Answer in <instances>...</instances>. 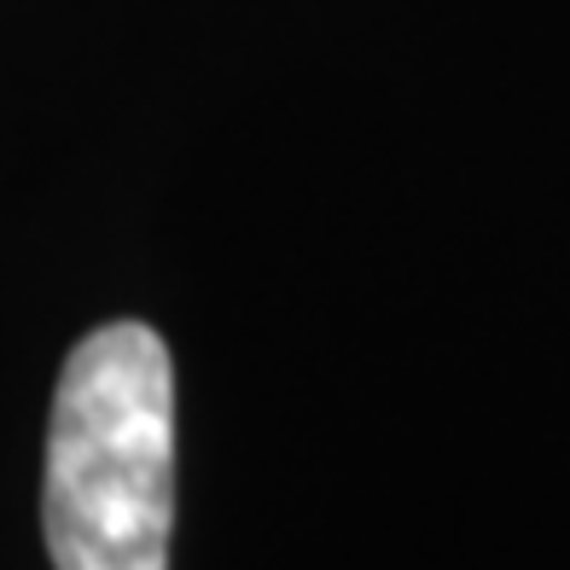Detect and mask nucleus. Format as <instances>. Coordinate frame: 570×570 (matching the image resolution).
Wrapping results in <instances>:
<instances>
[{
	"mask_svg": "<svg viewBox=\"0 0 570 570\" xmlns=\"http://www.w3.org/2000/svg\"><path fill=\"white\" fill-rule=\"evenodd\" d=\"M41 530L53 570H169L175 367L146 321L94 326L65 355Z\"/></svg>",
	"mask_w": 570,
	"mask_h": 570,
	"instance_id": "1",
	"label": "nucleus"
}]
</instances>
